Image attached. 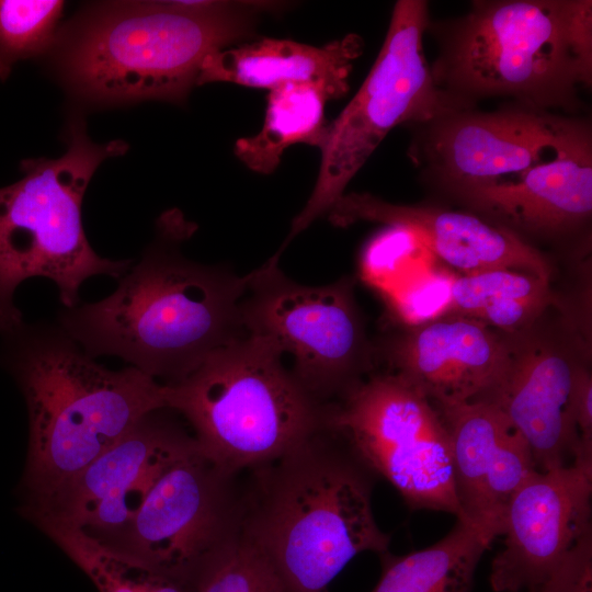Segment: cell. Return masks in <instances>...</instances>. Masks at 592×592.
Returning a JSON list of instances; mask_svg holds the SVG:
<instances>
[{"label": "cell", "mask_w": 592, "mask_h": 592, "mask_svg": "<svg viewBox=\"0 0 592 592\" xmlns=\"http://www.w3.org/2000/svg\"><path fill=\"white\" fill-rule=\"evenodd\" d=\"M183 232L163 224L161 238L116 291L66 308L60 329L93 358L119 356L163 385L182 380L210 354L246 337L241 303L251 273L187 260L173 247Z\"/></svg>", "instance_id": "1"}, {"label": "cell", "mask_w": 592, "mask_h": 592, "mask_svg": "<svg viewBox=\"0 0 592 592\" xmlns=\"http://www.w3.org/2000/svg\"><path fill=\"white\" fill-rule=\"evenodd\" d=\"M246 474L241 538L283 592H326L356 555L388 550L372 509L376 477L328 428Z\"/></svg>", "instance_id": "2"}, {"label": "cell", "mask_w": 592, "mask_h": 592, "mask_svg": "<svg viewBox=\"0 0 592 592\" xmlns=\"http://www.w3.org/2000/svg\"><path fill=\"white\" fill-rule=\"evenodd\" d=\"M7 337V364L29 412V503L53 494L146 415L168 409L166 385L133 366L98 364L61 329L23 325Z\"/></svg>", "instance_id": "3"}, {"label": "cell", "mask_w": 592, "mask_h": 592, "mask_svg": "<svg viewBox=\"0 0 592 592\" xmlns=\"http://www.w3.org/2000/svg\"><path fill=\"white\" fill-rule=\"evenodd\" d=\"M273 1H137L101 5L68 35L60 69L98 102L182 103L212 54L250 38Z\"/></svg>", "instance_id": "4"}, {"label": "cell", "mask_w": 592, "mask_h": 592, "mask_svg": "<svg viewBox=\"0 0 592 592\" xmlns=\"http://www.w3.org/2000/svg\"><path fill=\"white\" fill-rule=\"evenodd\" d=\"M433 78L459 106L478 98L569 111L592 83V1L480 0L449 23Z\"/></svg>", "instance_id": "5"}, {"label": "cell", "mask_w": 592, "mask_h": 592, "mask_svg": "<svg viewBox=\"0 0 592 592\" xmlns=\"http://www.w3.org/2000/svg\"><path fill=\"white\" fill-rule=\"evenodd\" d=\"M270 339L247 334L167 386L168 409L190 423L198 451L242 475L327 428L328 403L311 397Z\"/></svg>", "instance_id": "6"}, {"label": "cell", "mask_w": 592, "mask_h": 592, "mask_svg": "<svg viewBox=\"0 0 592 592\" xmlns=\"http://www.w3.org/2000/svg\"><path fill=\"white\" fill-rule=\"evenodd\" d=\"M127 149L119 139L92 141L83 122L72 119L61 157L25 159L20 166L23 177L0 187V333L8 335L24 325L13 296L26 278L54 281L70 309L78 306L83 281L98 274L121 278L130 269L132 260L98 255L81 219L83 195L94 171Z\"/></svg>", "instance_id": "7"}, {"label": "cell", "mask_w": 592, "mask_h": 592, "mask_svg": "<svg viewBox=\"0 0 592 592\" xmlns=\"http://www.w3.org/2000/svg\"><path fill=\"white\" fill-rule=\"evenodd\" d=\"M429 5L395 3L382 48L358 91L328 123L312 193L292 221L281 250L328 214L387 134L401 124H423L460 106L436 84L424 54Z\"/></svg>", "instance_id": "8"}, {"label": "cell", "mask_w": 592, "mask_h": 592, "mask_svg": "<svg viewBox=\"0 0 592 592\" xmlns=\"http://www.w3.org/2000/svg\"><path fill=\"white\" fill-rule=\"evenodd\" d=\"M327 428L408 506L463 519L444 419L400 376L374 375L352 386L329 403Z\"/></svg>", "instance_id": "9"}, {"label": "cell", "mask_w": 592, "mask_h": 592, "mask_svg": "<svg viewBox=\"0 0 592 592\" xmlns=\"http://www.w3.org/2000/svg\"><path fill=\"white\" fill-rule=\"evenodd\" d=\"M250 273L241 303L244 329L292 355L291 372L311 397L332 402L362 380L366 345L348 278L303 285L272 257Z\"/></svg>", "instance_id": "10"}, {"label": "cell", "mask_w": 592, "mask_h": 592, "mask_svg": "<svg viewBox=\"0 0 592 592\" xmlns=\"http://www.w3.org/2000/svg\"><path fill=\"white\" fill-rule=\"evenodd\" d=\"M240 476L216 466L198 447L189 452L158 477L113 549L191 583L206 560L241 537Z\"/></svg>", "instance_id": "11"}, {"label": "cell", "mask_w": 592, "mask_h": 592, "mask_svg": "<svg viewBox=\"0 0 592 592\" xmlns=\"http://www.w3.org/2000/svg\"><path fill=\"white\" fill-rule=\"evenodd\" d=\"M418 125L423 128L412 158L454 191L519 178L591 139L584 122L522 104L493 112L453 109Z\"/></svg>", "instance_id": "12"}, {"label": "cell", "mask_w": 592, "mask_h": 592, "mask_svg": "<svg viewBox=\"0 0 592 592\" xmlns=\"http://www.w3.org/2000/svg\"><path fill=\"white\" fill-rule=\"evenodd\" d=\"M160 411L146 415L53 494L30 503L27 514L60 520L115 547L158 477L197 447L194 436Z\"/></svg>", "instance_id": "13"}, {"label": "cell", "mask_w": 592, "mask_h": 592, "mask_svg": "<svg viewBox=\"0 0 592 592\" xmlns=\"http://www.w3.org/2000/svg\"><path fill=\"white\" fill-rule=\"evenodd\" d=\"M592 463L572 460L536 470L505 511L503 548L492 562L494 592L535 590L545 584L590 534Z\"/></svg>", "instance_id": "14"}, {"label": "cell", "mask_w": 592, "mask_h": 592, "mask_svg": "<svg viewBox=\"0 0 592 592\" xmlns=\"http://www.w3.org/2000/svg\"><path fill=\"white\" fill-rule=\"evenodd\" d=\"M439 411L449 434L462 520L492 542L502 533L513 494L537 470L530 446L490 400Z\"/></svg>", "instance_id": "15"}, {"label": "cell", "mask_w": 592, "mask_h": 592, "mask_svg": "<svg viewBox=\"0 0 592 592\" xmlns=\"http://www.w3.org/2000/svg\"><path fill=\"white\" fill-rule=\"evenodd\" d=\"M339 227L357 221L400 226L447 265L473 274L506 269L550 278L544 255L520 235L470 213L424 205H397L369 193L343 194L328 212Z\"/></svg>", "instance_id": "16"}, {"label": "cell", "mask_w": 592, "mask_h": 592, "mask_svg": "<svg viewBox=\"0 0 592 592\" xmlns=\"http://www.w3.org/2000/svg\"><path fill=\"white\" fill-rule=\"evenodd\" d=\"M513 348L488 326L459 315L424 323L390 348L395 374L439 409L488 398L502 383Z\"/></svg>", "instance_id": "17"}, {"label": "cell", "mask_w": 592, "mask_h": 592, "mask_svg": "<svg viewBox=\"0 0 592 592\" xmlns=\"http://www.w3.org/2000/svg\"><path fill=\"white\" fill-rule=\"evenodd\" d=\"M580 366L542 342L513 348L510 367L487 400L530 446L539 471L570 464L579 452L576 386Z\"/></svg>", "instance_id": "18"}, {"label": "cell", "mask_w": 592, "mask_h": 592, "mask_svg": "<svg viewBox=\"0 0 592 592\" xmlns=\"http://www.w3.org/2000/svg\"><path fill=\"white\" fill-rule=\"evenodd\" d=\"M506 228L537 234L568 230L592 212V143L588 139L523 173L517 180L455 191Z\"/></svg>", "instance_id": "19"}, {"label": "cell", "mask_w": 592, "mask_h": 592, "mask_svg": "<svg viewBox=\"0 0 592 592\" xmlns=\"http://www.w3.org/2000/svg\"><path fill=\"white\" fill-rule=\"evenodd\" d=\"M363 48L357 34H346L319 47L292 39L261 38L208 56L197 86L226 82L271 91L287 83H311L325 89L333 101L348 93L353 61Z\"/></svg>", "instance_id": "20"}, {"label": "cell", "mask_w": 592, "mask_h": 592, "mask_svg": "<svg viewBox=\"0 0 592 592\" xmlns=\"http://www.w3.org/2000/svg\"><path fill=\"white\" fill-rule=\"evenodd\" d=\"M491 543L473 524L456 519L426 548L402 556L379 554L382 574L372 592H471L476 567Z\"/></svg>", "instance_id": "21"}, {"label": "cell", "mask_w": 592, "mask_h": 592, "mask_svg": "<svg viewBox=\"0 0 592 592\" xmlns=\"http://www.w3.org/2000/svg\"><path fill=\"white\" fill-rule=\"evenodd\" d=\"M328 101H332L329 93L311 83H287L269 91L264 123L255 135L236 140V157L253 172L270 174L288 147L305 144L319 149L327 133Z\"/></svg>", "instance_id": "22"}, {"label": "cell", "mask_w": 592, "mask_h": 592, "mask_svg": "<svg viewBox=\"0 0 592 592\" xmlns=\"http://www.w3.org/2000/svg\"><path fill=\"white\" fill-rule=\"evenodd\" d=\"M551 301L549 280L498 269L452 280L447 308L488 327L516 330L534 321Z\"/></svg>", "instance_id": "23"}, {"label": "cell", "mask_w": 592, "mask_h": 592, "mask_svg": "<svg viewBox=\"0 0 592 592\" xmlns=\"http://www.w3.org/2000/svg\"><path fill=\"white\" fill-rule=\"evenodd\" d=\"M89 576L100 592H148L153 572L79 527L50 516L32 517Z\"/></svg>", "instance_id": "24"}, {"label": "cell", "mask_w": 592, "mask_h": 592, "mask_svg": "<svg viewBox=\"0 0 592 592\" xmlns=\"http://www.w3.org/2000/svg\"><path fill=\"white\" fill-rule=\"evenodd\" d=\"M64 2L0 0V80L21 59L39 55L52 44Z\"/></svg>", "instance_id": "25"}, {"label": "cell", "mask_w": 592, "mask_h": 592, "mask_svg": "<svg viewBox=\"0 0 592 592\" xmlns=\"http://www.w3.org/2000/svg\"><path fill=\"white\" fill-rule=\"evenodd\" d=\"M194 592H283L273 568L241 537L196 571Z\"/></svg>", "instance_id": "26"}, {"label": "cell", "mask_w": 592, "mask_h": 592, "mask_svg": "<svg viewBox=\"0 0 592 592\" xmlns=\"http://www.w3.org/2000/svg\"><path fill=\"white\" fill-rule=\"evenodd\" d=\"M426 251L413 231L400 226H385L363 251L364 276L373 283L383 284L399 267Z\"/></svg>", "instance_id": "27"}, {"label": "cell", "mask_w": 592, "mask_h": 592, "mask_svg": "<svg viewBox=\"0 0 592 592\" xmlns=\"http://www.w3.org/2000/svg\"><path fill=\"white\" fill-rule=\"evenodd\" d=\"M148 592H194L192 583L157 573Z\"/></svg>", "instance_id": "28"}, {"label": "cell", "mask_w": 592, "mask_h": 592, "mask_svg": "<svg viewBox=\"0 0 592 592\" xmlns=\"http://www.w3.org/2000/svg\"><path fill=\"white\" fill-rule=\"evenodd\" d=\"M556 592H592V581L585 578L569 580Z\"/></svg>", "instance_id": "29"}, {"label": "cell", "mask_w": 592, "mask_h": 592, "mask_svg": "<svg viewBox=\"0 0 592 592\" xmlns=\"http://www.w3.org/2000/svg\"><path fill=\"white\" fill-rule=\"evenodd\" d=\"M528 592H544V590H543L542 587H539V588H537V589H535V590H531V591H528Z\"/></svg>", "instance_id": "30"}]
</instances>
